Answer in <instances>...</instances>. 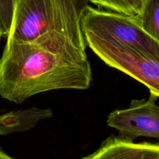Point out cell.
Returning <instances> with one entry per match:
<instances>
[{
  "mask_svg": "<svg viewBox=\"0 0 159 159\" xmlns=\"http://www.w3.org/2000/svg\"><path fill=\"white\" fill-rule=\"evenodd\" d=\"M91 65L85 51L56 32L29 43L6 41L0 59V96L21 103L57 89H87Z\"/></svg>",
  "mask_w": 159,
  "mask_h": 159,
  "instance_id": "obj_1",
  "label": "cell"
},
{
  "mask_svg": "<svg viewBox=\"0 0 159 159\" xmlns=\"http://www.w3.org/2000/svg\"><path fill=\"white\" fill-rule=\"evenodd\" d=\"M84 35L116 42L159 59V43L148 35L136 16H129L88 6L80 21Z\"/></svg>",
  "mask_w": 159,
  "mask_h": 159,
  "instance_id": "obj_2",
  "label": "cell"
},
{
  "mask_svg": "<svg viewBox=\"0 0 159 159\" xmlns=\"http://www.w3.org/2000/svg\"><path fill=\"white\" fill-rule=\"evenodd\" d=\"M85 44L107 65L141 82L159 98V59L116 42L84 35Z\"/></svg>",
  "mask_w": 159,
  "mask_h": 159,
  "instance_id": "obj_3",
  "label": "cell"
},
{
  "mask_svg": "<svg viewBox=\"0 0 159 159\" xmlns=\"http://www.w3.org/2000/svg\"><path fill=\"white\" fill-rule=\"evenodd\" d=\"M158 96L150 93L148 99H134L129 107L109 114L107 125L119 131V136L134 141L140 137L156 139L159 144Z\"/></svg>",
  "mask_w": 159,
  "mask_h": 159,
  "instance_id": "obj_4",
  "label": "cell"
},
{
  "mask_svg": "<svg viewBox=\"0 0 159 159\" xmlns=\"http://www.w3.org/2000/svg\"><path fill=\"white\" fill-rule=\"evenodd\" d=\"M51 31V0H15L7 41L29 43Z\"/></svg>",
  "mask_w": 159,
  "mask_h": 159,
  "instance_id": "obj_5",
  "label": "cell"
},
{
  "mask_svg": "<svg viewBox=\"0 0 159 159\" xmlns=\"http://www.w3.org/2000/svg\"><path fill=\"white\" fill-rule=\"evenodd\" d=\"M88 6L86 0H51V31L65 36L83 51L85 43L80 21Z\"/></svg>",
  "mask_w": 159,
  "mask_h": 159,
  "instance_id": "obj_6",
  "label": "cell"
},
{
  "mask_svg": "<svg viewBox=\"0 0 159 159\" xmlns=\"http://www.w3.org/2000/svg\"><path fill=\"white\" fill-rule=\"evenodd\" d=\"M81 159H159V144L135 143L119 135H113L96 152Z\"/></svg>",
  "mask_w": 159,
  "mask_h": 159,
  "instance_id": "obj_7",
  "label": "cell"
},
{
  "mask_svg": "<svg viewBox=\"0 0 159 159\" xmlns=\"http://www.w3.org/2000/svg\"><path fill=\"white\" fill-rule=\"evenodd\" d=\"M52 116L51 110L35 107L4 113L0 115V134L7 135L30 130L40 120L48 119Z\"/></svg>",
  "mask_w": 159,
  "mask_h": 159,
  "instance_id": "obj_8",
  "label": "cell"
},
{
  "mask_svg": "<svg viewBox=\"0 0 159 159\" xmlns=\"http://www.w3.org/2000/svg\"><path fill=\"white\" fill-rule=\"evenodd\" d=\"M136 18L141 29L159 43V0H145Z\"/></svg>",
  "mask_w": 159,
  "mask_h": 159,
  "instance_id": "obj_9",
  "label": "cell"
},
{
  "mask_svg": "<svg viewBox=\"0 0 159 159\" xmlns=\"http://www.w3.org/2000/svg\"><path fill=\"white\" fill-rule=\"evenodd\" d=\"M109 12H116L129 16L140 14L145 0H86Z\"/></svg>",
  "mask_w": 159,
  "mask_h": 159,
  "instance_id": "obj_10",
  "label": "cell"
},
{
  "mask_svg": "<svg viewBox=\"0 0 159 159\" xmlns=\"http://www.w3.org/2000/svg\"><path fill=\"white\" fill-rule=\"evenodd\" d=\"M15 0H0V22L4 36L7 37L10 30L13 18Z\"/></svg>",
  "mask_w": 159,
  "mask_h": 159,
  "instance_id": "obj_11",
  "label": "cell"
},
{
  "mask_svg": "<svg viewBox=\"0 0 159 159\" xmlns=\"http://www.w3.org/2000/svg\"><path fill=\"white\" fill-rule=\"evenodd\" d=\"M0 159H14L12 157L9 156L7 154H6L5 152H3L2 151L0 150Z\"/></svg>",
  "mask_w": 159,
  "mask_h": 159,
  "instance_id": "obj_12",
  "label": "cell"
},
{
  "mask_svg": "<svg viewBox=\"0 0 159 159\" xmlns=\"http://www.w3.org/2000/svg\"><path fill=\"white\" fill-rule=\"evenodd\" d=\"M2 36H4V33H3L2 26V23H1V22H0V39H1V37H2Z\"/></svg>",
  "mask_w": 159,
  "mask_h": 159,
  "instance_id": "obj_13",
  "label": "cell"
}]
</instances>
